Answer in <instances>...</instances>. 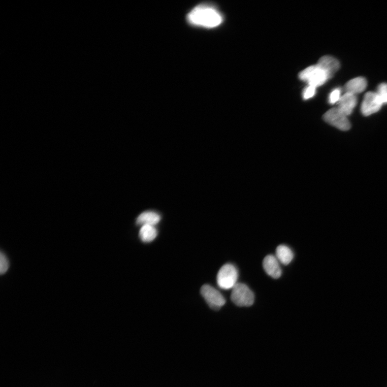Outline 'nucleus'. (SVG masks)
<instances>
[{"label":"nucleus","instance_id":"1","mask_svg":"<svg viewBox=\"0 0 387 387\" xmlns=\"http://www.w3.org/2000/svg\"><path fill=\"white\" fill-rule=\"evenodd\" d=\"M187 20L193 25L213 28L222 23L223 17L214 7L201 5L192 9Z\"/></svg>","mask_w":387,"mask_h":387},{"label":"nucleus","instance_id":"2","mask_svg":"<svg viewBox=\"0 0 387 387\" xmlns=\"http://www.w3.org/2000/svg\"><path fill=\"white\" fill-rule=\"evenodd\" d=\"M231 299L238 307H250L254 303V295L247 285L239 283L233 288Z\"/></svg>","mask_w":387,"mask_h":387},{"label":"nucleus","instance_id":"3","mask_svg":"<svg viewBox=\"0 0 387 387\" xmlns=\"http://www.w3.org/2000/svg\"><path fill=\"white\" fill-rule=\"evenodd\" d=\"M238 273L235 266L227 264L221 267L217 276L218 286L228 290L233 288L237 284Z\"/></svg>","mask_w":387,"mask_h":387},{"label":"nucleus","instance_id":"4","mask_svg":"<svg viewBox=\"0 0 387 387\" xmlns=\"http://www.w3.org/2000/svg\"><path fill=\"white\" fill-rule=\"evenodd\" d=\"M299 78L301 80L307 82L308 86L316 88L324 85L329 79L326 72L317 64L302 71L299 74Z\"/></svg>","mask_w":387,"mask_h":387},{"label":"nucleus","instance_id":"5","mask_svg":"<svg viewBox=\"0 0 387 387\" xmlns=\"http://www.w3.org/2000/svg\"><path fill=\"white\" fill-rule=\"evenodd\" d=\"M201 294L208 306L214 310H219L226 302L222 294L209 284L203 285L201 289Z\"/></svg>","mask_w":387,"mask_h":387},{"label":"nucleus","instance_id":"6","mask_svg":"<svg viewBox=\"0 0 387 387\" xmlns=\"http://www.w3.org/2000/svg\"><path fill=\"white\" fill-rule=\"evenodd\" d=\"M325 121L341 131H347L351 128L347 116L337 107L330 109L324 115Z\"/></svg>","mask_w":387,"mask_h":387},{"label":"nucleus","instance_id":"7","mask_svg":"<svg viewBox=\"0 0 387 387\" xmlns=\"http://www.w3.org/2000/svg\"><path fill=\"white\" fill-rule=\"evenodd\" d=\"M383 104L379 96L374 92H368L364 98L362 112L365 116L371 115L381 108Z\"/></svg>","mask_w":387,"mask_h":387},{"label":"nucleus","instance_id":"8","mask_svg":"<svg viewBox=\"0 0 387 387\" xmlns=\"http://www.w3.org/2000/svg\"><path fill=\"white\" fill-rule=\"evenodd\" d=\"M264 269L267 274L273 279H278L282 270L277 258L272 255H267L263 261Z\"/></svg>","mask_w":387,"mask_h":387},{"label":"nucleus","instance_id":"9","mask_svg":"<svg viewBox=\"0 0 387 387\" xmlns=\"http://www.w3.org/2000/svg\"><path fill=\"white\" fill-rule=\"evenodd\" d=\"M316 64L326 72L329 79L333 78L335 74L340 69L339 61L335 58L330 56L321 57Z\"/></svg>","mask_w":387,"mask_h":387},{"label":"nucleus","instance_id":"10","mask_svg":"<svg viewBox=\"0 0 387 387\" xmlns=\"http://www.w3.org/2000/svg\"><path fill=\"white\" fill-rule=\"evenodd\" d=\"M357 104L356 95L346 93L341 97L338 102V108L347 116L351 115Z\"/></svg>","mask_w":387,"mask_h":387},{"label":"nucleus","instance_id":"11","mask_svg":"<svg viewBox=\"0 0 387 387\" xmlns=\"http://www.w3.org/2000/svg\"><path fill=\"white\" fill-rule=\"evenodd\" d=\"M367 85V82L365 78L358 77L348 81L345 86V89L346 93L356 95L364 91Z\"/></svg>","mask_w":387,"mask_h":387},{"label":"nucleus","instance_id":"12","mask_svg":"<svg viewBox=\"0 0 387 387\" xmlns=\"http://www.w3.org/2000/svg\"><path fill=\"white\" fill-rule=\"evenodd\" d=\"M160 216L154 211H145L138 217L136 223L140 225L155 226L160 221Z\"/></svg>","mask_w":387,"mask_h":387},{"label":"nucleus","instance_id":"13","mask_svg":"<svg viewBox=\"0 0 387 387\" xmlns=\"http://www.w3.org/2000/svg\"><path fill=\"white\" fill-rule=\"evenodd\" d=\"M276 258L282 264L288 265L293 260L294 253L291 248L286 245H281L276 248Z\"/></svg>","mask_w":387,"mask_h":387},{"label":"nucleus","instance_id":"14","mask_svg":"<svg viewBox=\"0 0 387 387\" xmlns=\"http://www.w3.org/2000/svg\"><path fill=\"white\" fill-rule=\"evenodd\" d=\"M157 235V230L155 228V226L149 225L142 226L139 233L141 241L144 243L152 242Z\"/></svg>","mask_w":387,"mask_h":387},{"label":"nucleus","instance_id":"15","mask_svg":"<svg viewBox=\"0 0 387 387\" xmlns=\"http://www.w3.org/2000/svg\"><path fill=\"white\" fill-rule=\"evenodd\" d=\"M383 104H387V84L382 83L377 88L376 92Z\"/></svg>","mask_w":387,"mask_h":387},{"label":"nucleus","instance_id":"16","mask_svg":"<svg viewBox=\"0 0 387 387\" xmlns=\"http://www.w3.org/2000/svg\"><path fill=\"white\" fill-rule=\"evenodd\" d=\"M9 263L6 255L1 252L0 254V273L2 274H5L9 269Z\"/></svg>","mask_w":387,"mask_h":387},{"label":"nucleus","instance_id":"17","mask_svg":"<svg viewBox=\"0 0 387 387\" xmlns=\"http://www.w3.org/2000/svg\"><path fill=\"white\" fill-rule=\"evenodd\" d=\"M341 90L339 88H336L331 92L329 96V101L331 104H334L339 102L341 97Z\"/></svg>","mask_w":387,"mask_h":387},{"label":"nucleus","instance_id":"18","mask_svg":"<svg viewBox=\"0 0 387 387\" xmlns=\"http://www.w3.org/2000/svg\"><path fill=\"white\" fill-rule=\"evenodd\" d=\"M316 88L314 86H308L303 91V97L304 99L307 100L314 96L316 93Z\"/></svg>","mask_w":387,"mask_h":387}]
</instances>
